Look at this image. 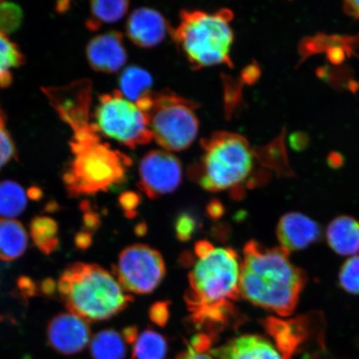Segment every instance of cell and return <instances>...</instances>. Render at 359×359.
<instances>
[{"mask_svg":"<svg viewBox=\"0 0 359 359\" xmlns=\"http://www.w3.org/2000/svg\"><path fill=\"white\" fill-rule=\"evenodd\" d=\"M197 257L186 294L187 311L196 329L217 330L236 316L240 296L241 262L234 250L208 241L196 245Z\"/></svg>","mask_w":359,"mask_h":359,"instance_id":"cell-1","label":"cell"},{"mask_svg":"<svg viewBox=\"0 0 359 359\" xmlns=\"http://www.w3.org/2000/svg\"><path fill=\"white\" fill-rule=\"evenodd\" d=\"M241 264L240 295L278 316L287 317L295 311L307 275L290 259L282 247L269 248L257 241L247 242Z\"/></svg>","mask_w":359,"mask_h":359,"instance_id":"cell-2","label":"cell"},{"mask_svg":"<svg viewBox=\"0 0 359 359\" xmlns=\"http://www.w3.org/2000/svg\"><path fill=\"white\" fill-rule=\"evenodd\" d=\"M71 129L73 158L62 175L69 195H95L122 183L132 165L131 159L102 143L94 123L90 122Z\"/></svg>","mask_w":359,"mask_h":359,"instance_id":"cell-3","label":"cell"},{"mask_svg":"<svg viewBox=\"0 0 359 359\" xmlns=\"http://www.w3.org/2000/svg\"><path fill=\"white\" fill-rule=\"evenodd\" d=\"M57 290L69 312L86 321L109 320L133 302L114 276L94 264H69L62 271Z\"/></svg>","mask_w":359,"mask_h":359,"instance_id":"cell-4","label":"cell"},{"mask_svg":"<svg viewBox=\"0 0 359 359\" xmlns=\"http://www.w3.org/2000/svg\"><path fill=\"white\" fill-rule=\"evenodd\" d=\"M232 19L233 13L227 8L215 13H182L180 24L172 33L175 42L194 69L231 66Z\"/></svg>","mask_w":359,"mask_h":359,"instance_id":"cell-5","label":"cell"},{"mask_svg":"<svg viewBox=\"0 0 359 359\" xmlns=\"http://www.w3.org/2000/svg\"><path fill=\"white\" fill-rule=\"evenodd\" d=\"M202 156L191 175L205 191L233 190L244 185L253 172L255 154L241 135L219 132L202 141Z\"/></svg>","mask_w":359,"mask_h":359,"instance_id":"cell-6","label":"cell"},{"mask_svg":"<svg viewBox=\"0 0 359 359\" xmlns=\"http://www.w3.org/2000/svg\"><path fill=\"white\" fill-rule=\"evenodd\" d=\"M137 104L147 114L152 139L163 150H185L195 141L199 123L194 102L172 93L151 92Z\"/></svg>","mask_w":359,"mask_h":359,"instance_id":"cell-7","label":"cell"},{"mask_svg":"<svg viewBox=\"0 0 359 359\" xmlns=\"http://www.w3.org/2000/svg\"><path fill=\"white\" fill-rule=\"evenodd\" d=\"M94 116L100 133L125 146L135 148L154 140L145 111L119 91L102 95Z\"/></svg>","mask_w":359,"mask_h":359,"instance_id":"cell-8","label":"cell"},{"mask_svg":"<svg viewBox=\"0 0 359 359\" xmlns=\"http://www.w3.org/2000/svg\"><path fill=\"white\" fill-rule=\"evenodd\" d=\"M114 269L123 290L137 294L151 293L165 275L164 259L158 251L140 244L123 250Z\"/></svg>","mask_w":359,"mask_h":359,"instance_id":"cell-9","label":"cell"},{"mask_svg":"<svg viewBox=\"0 0 359 359\" xmlns=\"http://www.w3.org/2000/svg\"><path fill=\"white\" fill-rule=\"evenodd\" d=\"M182 178L181 163L168 151L148 152L139 165L138 187L150 199L176 191Z\"/></svg>","mask_w":359,"mask_h":359,"instance_id":"cell-10","label":"cell"},{"mask_svg":"<svg viewBox=\"0 0 359 359\" xmlns=\"http://www.w3.org/2000/svg\"><path fill=\"white\" fill-rule=\"evenodd\" d=\"M309 313L291 320L268 317L262 321L266 333L275 340L283 359H291L311 334L320 313Z\"/></svg>","mask_w":359,"mask_h":359,"instance_id":"cell-11","label":"cell"},{"mask_svg":"<svg viewBox=\"0 0 359 359\" xmlns=\"http://www.w3.org/2000/svg\"><path fill=\"white\" fill-rule=\"evenodd\" d=\"M90 327L86 320L72 313H62L49 322L47 336L49 344L57 352L78 353L89 343Z\"/></svg>","mask_w":359,"mask_h":359,"instance_id":"cell-12","label":"cell"},{"mask_svg":"<svg viewBox=\"0 0 359 359\" xmlns=\"http://www.w3.org/2000/svg\"><path fill=\"white\" fill-rule=\"evenodd\" d=\"M87 57L94 70L104 74L116 73L128 58L123 35L116 31L97 35L88 44Z\"/></svg>","mask_w":359,"mask_h":359,"instance_id":"cell-13","label":"cell"},{"mask_svg":"<svg viewBox=\"0 0 359 359\" xmlns=\"http://www.w3.org/2000/svg\"><path fill=\"white\" fill-rule=\"evenodd\" d=\"M276 234L282 248L287 251H299L320 240V224L306 215L290 212L283 215L277 226Z\"/></svg>","mask_w":359,"mask_h":359,"instance_id":"cell-14","label":"cell"},{"mask_svg":"<svg viewBox=\"0 0 359 359\" xmlns=\"http://www.w3.org/2000/svg\"><path fill=\"white\" fill-rule=\"evenodd\" d=\"M170 31L168 22L161 13L150 8H139L129 16L127 34L138 47L152 48L158 45Z\"/></svg>","mask_w":359,"mask_h":359,"instance_id":"cell-15","label":"cell"},{"mask_svg":"<svg viewBox=\"0 0 359 359\" xmlns=\"http://www.w3.org/2000/svg\"><path fill=\"white\" fill-rule=\"evenodd\" d=\"M210 353L217 359H283L271 342L255 334L238 337Z\"/></svg>","mask_w":359,"mask_h":359,"instance_id":"cell-16","label":"cell"},{"mask_svg":"<svg viewBox=\"0 0 359 359\" xmlns=\"http://www.w3.org/2000/svg\"><path fill=\"white\" fill-rule=\"evenodd\" d=\"M327 244L335 253L353 255L359 252V222L348 215L332 221L326 231Z\"/></svg>","mask_w":359,"mask_h":359,"instance_id":"cell-17","label":"cell"},{"mask_svg":"<svg viewBox=\"0 0 359 359\" xmlns=\"http://www.w3.org/2000/svg\"><path fill=\"white\" fill-rule=\"evenodd\" d=\"M29 237L22 224L13 219H0V259H19L28 248Z\"/></svg>","mask_w":359,"mask_h":359,"instance_id":"cell-18","label":"cell"},{"mask_svg":"<svg viewBox=\"0 0 359 359\" xmlns=\"http://www.w3.org/2000/svg\"><path fill=\"white\" fill-rule=\"evenodd\" d=\"M34 244L44 255H51L60 246V227L53 219L45 215L34 217L29 224Z\"/></svg>","mask_w":359,"mask_h":359,"instance_id":"cell-19","label":"cell"},{"mask_svg":"<svg viewBox=\"0 0 359 359\" xmlns=\"http://www.w3.org/2000/svg\"><path fill=\"white\" fill-rule=\"evenodd\" d=\"M154 83L151 76L141 67H128L121 75L119 92L127 100L138 102L149 94Z\"/></svg>","mask_w":359,"mask_h":359,"instance_id":"cell-20","label":"cell"},{"mask_svg":"<svg viewBox=\"0 0 359 359\" xmlns=\"http://www.w3.org/2000/svg\"><path fill=\"white\" fill-rule=\"evenodd\" d=\"M129 3L124 0L116 1H93L90 4V17L87 28L92 31L100 29L103 25L112 24L123 19L128 11Z\"/></svg>","mask_w":359,"mask_h":359,"instance_id":"cell-21","label":"cell"},{"mask_svg":"<svg viewBox=\"0 0 359 359\" xmlns=\"http://www.w3.org/2000/svg\"><path fill=\"white\" fill-rule=\"evenodd\" d=\"M28 197L19 183L6 180L0 182V217L12 219L25 212Z\"/></svg>","mask_w":359,"mask_h":359,"instance_id":"cell-22","label":"cell"},{"mask_svg":"<svg viewBox=\"0 0 359 359\" xmlns=\"http://www.w3.org/2000/svg\"><path fill=\"white\" fill-rule=\"evenodd\" d=\"M90 351L94 359H124L127 348L118 332L106 330L94 335Z\"/></svg>","mask_w":359,"mask_h":359,"instance_id":"cell-23","label":"cell"},{"mask_svg":"<svg viewBox=\"0 0 359 359\" xmlns=\"http://www.w3.org/2000/svg\"><path fill=\"white\" fill-rule=\"evenodd\" d=\"M25 57L20 49L0 30V88L10 86L13 70L24 65Z\"/></svg>","mask_w":359,"mask_h":359,"instance_id":"cell-24","label":"cell"},{"mask_svg":"<svg viewBox=\"0 0 359 359\" xmlns=\"http://www.w3.org/2000/svg\"><path fill=\"white\" fill-rule=\"evenodd\" d=\"M168 344L163 335L147 330L137 337L134 343L133 358L164 359Z\"/></svg>","mask_w":359,"mask_h":359,"instance_id":"cell-25","label":"cell"},{"mask_svg":"<svg viewBox=\"0 0 359 359\" xmlns=\"http://www.w3.org/2000/svg\"><path fill=\"white\" fill-rule=\"evenodd\" d=\"M339 284L352 294H359V255L349 258L339 271Z\"/></svg>","mask_w":359,"mask_h":359,"instance_id":"cell-26","label":"cell"},{"mask_svg":"<svg viewBox=\"0 0 359 359\" xmlns=\"http://www.w3.org/2000/svg\"><path fill=\"white\" fill-rule=\"evenodd\" d=\"M20 8L10 3L0 2V30L4 33L15 30L20 25Z\"/></svg>","mask_w":359,"mask_h":359,"instance_id":"cell-27","label":"cell"},{"mask_svg":"<svg viewBox=\"0 0 359 359\" xmlns=\"http://www.w3.org/2000/svg\"><path fill=\"white\" fill-rule=\"evenodd\" d=\"M4 126L0 125V170L10 163L16 154L15 146Z\"/></svg>","mask_w":359,"mask_h":359,"instance_id":"cell-28","label":"cell"},{"mask_svg":"<svg viewBox=\"0 0 359 359\" xmlns=\"http://www.w3.org/2000/svg\"><path fill=\"white\" fill-rule=\"evenodd\" d=\"M195 223L193 219L187 215H183L177 219L176 224L177 234L180 240H189L194 231Z\"/></svg>","mask_w":359,"mask_h":359,"instance_id":"cell-29","label":"cell"},{"mask_svg":"<svg viewBox=\"0 0 359 359\" xmlns=\"http://www.w3.org/2000/svg\"><path fill=\"white\" fill-rule=\"evenodd\" d=\"M150 316L152 321L159 325H165L168 318V306L165 303H157L151 307Z\"/></svg>","mask_w":359,"mask_h":359,"instance_id":"cell-30","label":"cell"},{"mask_svg":"<svg viewBox=\"0 0 359 359\" xmlns=\"http://www.w3.org/2000/svg\"><path fill=\"white\" fill-rule=\"evenodd\" d=\"M120 203L126 212H133V209L137 205L138 198L135 195L126 194L121 196Z\"/></svg>","mask_w":359,"mask_h":359,"instance_id":"cell-31","label":"cell"},{"mask_svg":"<svg viewBox=\"0 0 359 359\" xmlns=\"http://www.w3.org/2000/svg\"><path fill=\"white\" fill-rule=\"evenodd\" d=\"M177 359H212L210 358L208 354L205 353L204 352H198L196 351L194 348H193L191 345L188 346V350L186 353L182 354L181 356H179Z\"/></svg>","mask_w":359,"mask_h":359,"instance_id":"cell-32","label":"cell"},{"mask_svg":"<svg viewBox=\"0 0 359 359\" xmlns=\"http://www.w3.org/2000/svg\"><path fill=\"white\" fill-rule=\"evenodd\" d=\"M76 244H77L81 249L87 248V247L91 244V237H90L88 233H80V234L76 237Z\"/></svg>","mask_w":359,"mask_h":359,"instance_id":"cell-33","label":"cell"},{"mask_svg":"<svg viewBox=\"0 0 359 359\" xmlns=\"http://www.w3.org/2000/svg\"><path fill=\"white\" fill-rule=\"evenodd\" d=\"M345 4H346L345 6L346 11L359 19V1H347Z\"/></svg>","mask_w":359,"mask_h":359,"instance_id":"cell-34","label":"cell"},{"mask_svg":"<svg viewBox=\"0 0 359 359\" xmlns=\"http://www.w3.org/2000/svg\"><path fill=\"white\" fill-rule=\"evenodd\" d=\"M0 125H6V116L4 114L1 107H0Z\"/></svg>","mask_w":359,"mask_h":359,"instance_id":"cell-35","label":"cell"}]
</instances>
